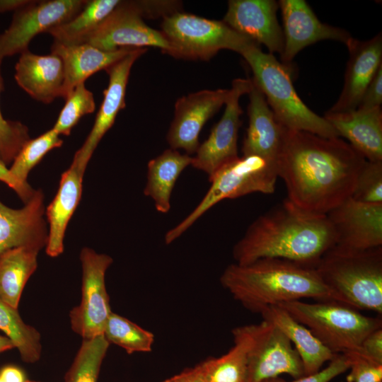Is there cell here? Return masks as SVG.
Listing matches in <instances>:
<instances>
[{
  "mask_svg": "<svg viewBox=\"0 0 382 382\" xmlns=\"http://www.w3.org/2000/svg\"><path fill=\"white\" fill-rule=\"evenodd\" d=\"M366 161L340 137L283 127L278 177L284 182L286 199L304 212L326 215L351 197Z\"/></svg>",
  "mask_w": 382,
  "mask_h": 382,
  "instance_id": "obj_1",
  "label": "cell"
},
{
  "mask_svg": "<svg viewBox=\"0 0 382 382\" xmlns=\"http://www.w3.org/2000/svg\"><path fill=\"white\" fill-rule=\"evenodd\" d=\"M327 215L304 212L286 199L257 218L235 244V263L280 258L316 267L335 245Z\"/></svg>",
  "mask_w": 382,
  "mask_h": 382,
  "instance_id": "obj_2",
  "label": "cell"
},
{
  "mask_svg": "<svg viewBox=\"0 0 382 382\" xmlns=\"http://www.w3.org/2000/svg\"><path fill=\"white\" fill-rule=\"evenodd\" d=\"M220 282L235 300L258 313L270 306L303 299L337 301L315 267L280 258L231 264Z\"/></svg>",
  "mask_w": 382,
  "mask_h": 382,
  "instance_id": "obj_3",
  "label": "cell"
},
{
  "mask_svg": "<svg viewBox=\"0 0 382 382\" xmlns=\"http://www.w3.org/2000/svg\"><path fill=\"white\" fill-rule=\"evenodd\" d=\"M338 302L382 314V246L366 250L331 248L315 267Z\"/></svg>",
  "mask_w": 382,
  "mask_h": 382,
  "instance_id": "obj_4",
  "label": "cell"
},
{
  "mask_svg": "<svg viewBox=\"0 0 382 382\" xmlns=\"http://www.w3.org/2000/svg\"><path fill=\"white\" fill-rule=\"evenodd\" d=\"M239 54L250 67L252 81L263 93L282 126L327 138L339 137L324 117L313 112L299 97L289 67L279 62L273 54L262 52L256 43L248 45Z\"/></svg>",
  "mask_w": 382,
  "mask_h": 382,
  "instance_id": "obj_5",
  "label": "cell"
},
{
  "mask_svg": "<svg viewBox=\"0 0 382 382\" xmlns=\"http://www.w3.org/2000/svg\"><path fill=\"white\" fill-rule=\"evenodd\" d=\"M335 354L358 350L366 335L382 328L380 317L361 314L336 301H292L279 305Z\"/></svg>",
  "mask_w": 382,
  "mask_h": 382,
  "instance_id": "obj_6",
  "label": "cell"
},
{
  "mask_svg": "<svg viewBox=\"0 0 382 382\" xmlns=\"http://www.w3.org/2000/svg\"><path fill=\"white\" fill-rule=\"evenodd\" d=\"M278 177L277 162L257 156H242L227 163L209 180L211 185L196 207L178 224L167 231L170 244L184 233L213 206L226 199L253 192L272 194Z\"/></svg>",
  "mask_w": 382,
  "mask_h": 382,
  "instance_id": "obj_7",
  "label": "cell"
},
{
  "mask_svg": "<svg viewBox=\"0 0 382 382\" xmlns=\"http://www.w3.org/2000/svg\"><path fill=\"white\" fill-rule=\"evenodd\" d=\"M161 32L170 45L167 54L178 59L209 60L221 50L240 53L255 43L223 21L180 11L163 17Z\"/></svg>",
  "mask_w": 382,
  "mask_h": 382,
  "instance_id": "obj_8",
  "label": "cell"
},
{
  "mask_svg": "<svg viewBox=\"0 0 382 382\" xmlns=\"http://www.w3.org/2000/svg\"><path fill=\"white\" fill-rule=\"evenodd\" d=\"M242 327L248 340L247 382H263L283 374L294 379L305 376L299 354L277 327L265 320Z\"/></svg>",
  "mask_w": 382,
  "mask_h": 382,
  "instance_id": "obj_9",
  "label": "cell"
},
{
  "mask_svg": "<svg viewBox=\"0 0 382 382\" xmlns=\"http://www.w3.org/2000/svg\"><path fill=\"white\" fill-rule=\"evenodd\" d=\"M82 268L81 297L79 306L69 313L72 330L83 340L103 335L107 320L112 313L105 276L112 258L83 248L80 254Z\"/></svg>",
  "mask_w": 382,
  "mask_h": 382,
  "instance_id": "obj_10",
  "label": "cell"
},
{
  "mask_svg": "<svg viewBox=\"0 0 382 382\" xmlns=\"http://www.w3.org/2000/svg\"><path fill=\"white\" fill-rule=\"evenodd\" d=\"M87 1H28L16 10L9 27L0 34V69L5 57L28 50V45L35 36L70 21Z\"/></svg>",
  "mask_w": 382,
  "mask_h": 382,
  "instance_id": "obj_11",
  "label": "cell"
},
{
  "mask_svg": "<svg viewBox=\"0 0 382 382\" xmlns=\"http://www.w3.org/2000/svg\"><path fill=\"white\" fill-rule=\"evenodd\" d=\"M252 86L251 79L238 78L232 81L221 118L192 157L191 166L204 172L209 180L223 166L238 157L237 142L243 113L239 100L248 94Z\"/></svg>",
  "mask_w": 382,
  "mask_h": 382,
  "instance_id": "obj_12",
  "label": "cell"
},
{
  "mask_svg": "<svg viewBox=\"0 0 382 382\" xmlns=\"http://www.w3.org/2000/svg\"><path fill=\"white\" fill-rule=\"evenodd\" d=\"M139 1H121L84 43L103 51L120 47H156L168 53L170 45L161 31L147 25Z\"/></svg>",
  "mask_w": 382,
  "mask_h": 382,
  "instance_id": "obj_13",
  "label": "cell"
},
{
  "mask_svg": "<svg viewBox=\"0 0 382 382\" xmlns=\"http://www.w3.org/2000/svg\"><path fill=\"white\" fill-rule=\"evenodd\" d=\"M326 215L335 233L333 247L359 251L382 246V204L349 197Z\"/></svg>",
  "mask_w": 382,
  "mask_h": 382,
  "instance_id": "obj_14",
  "label": "cell"
},
{
  "mask_svg": "<svg viewBox=\"0 0 382 382\" xmlns=\"http://www.w3.org/2000/svg\"><path fill=\"white\" fill-rule=\"evenodd\" d=\"M284 29L281 63L289 67L296 55L306 47L323 40L347 45L352 38L345 30L321 22L304 0H280Z\"/></svg>",
  "mask_w": 382,
  "mask_h": 382,
  "instance_id": "obj_15",
  "label": "cell"
},
{
  "mask_svg": "<svg viewBox=\"0 0 382 382\" xmlns=\"http://www.w3.org/2000/svg\"><path fill=\"white\" fill-rule=\"evenodd\" d=\"M228 94L229 89L202 90L178 98L166 137L170 148L195 154L202 129L225 104Z\"/></svg>",
  "mask_w": 382,
  "mask_h": 382,
  "instance_id": "obj_16",
  "label": "cell"
},
{
  "mask_svg": "<svg viewBox=\"0 0 382 382\" xmlns=\"http://www.w3.org/2000/svg\"><path fill=\"white\" fill-rule=\"evenodd\" d=\"M146 51L145 47H137L105 70L109 76V83L103 92V102L92 129L72 161L81 170L85 172L98 143L112 127L120 110L125 107V93L130 70L135 61Z\"/></svg>",
  "mask_w": 382,
  "mask_h": 382,
  "instance_id": "obj_17",
  "label": "cell"
},
{
  "mask_svg": "<svg viewBox=\"0 0 382 382\" xmlns=\"http://www.w3.org/2000/svg\"><path fill=\"white\" fill-rule=\"evenodd\" d=\"M278 8L274 0H231L222 21L258 45H265L269 53L281 54L284 35L277 18Z\"/></svg>",
  "mask_w": 382,
  "mask_h": 382,
  "instance_id": "obj_18",
  "label": "cell"
},
{
  "mask_svg": "<svg viewBox=\"0 0 382 382\" xmlns=\"http://www.w3.org/2000/svg\"><path fill=\"white\" fill-rule=\"evenodd\" d=\"M349 52L341 93L328 113L355 110L377 69L382 64L381 33L361 41L352 37L346 45Z\"/></svg>",
  "mask_w": 382,
  "mask_h": 382,
  "instance_id": "obj_19",
  "label": "cell"
},
{
  "mask_svg": "<svg viewBox=\"0 0 382 382\" xmlns=\"http://www.w3.org/2000/svg\"><path fill=\"white\" fill-rule=\"evenodd\" d=\"M44 199L43 192L35 190L21 209H12L0 201V255L16 247L41 250L46 246L48 230L44 219Z\"/></svg>",
  "mask_w": 382,
  "mask_h": 382,
  "instance_id": "obj_20",
  "label": "cell"
},
{
  "mask_svg": "<svg viewBox=\"0 0 382 382\" xmlns=\"http://www.w3.org/2000/svg\"><path fill=\"white\" fill-rule=\"evenodd\" d=\"M18 85L33 99L45 104L63 96L64 70L62 59L54 53L39 55L29 50L21 54L15 66Z\"/></svg>",
  "mask_w": 382,
  "mask_h": 382,
  "instance_id": "obj_21",
  "label": "cell"
},
{
  "mask_svg": "<svg viewBox=\"0 0 382 382\" xmlns=\"http://www.w3.org/2000/svg\"><path fill=\"white\" fill-rule=\"evenodd\" d=\"M248 96L249 120L243 141V156H257L277 162L283 141V127L253 81Z\"/></svg>",
  "mask_w": 382,
  "mask_h": 382,
  "instance_id": "obj_22",
  "label": "cell"
},
{
  "mask_svg": "<svg viewBox=\"0 0 382 382\" xmlns=\"http://www.w3.org/2000/svg\"><path fill=\"white\" fill-rule=\"evenodd\" d=\"M324 118L348 143L369 161H382L381 107L345 113L325 112Z\"/></svg>",
  "mask_w": 382,
  "mask_h": 382,
  "instance_id": "obj_23",
  "label": "cell"
},
{
  "mask_svg": "<svg viewBox=\"0 0 382 382\" xmlns=\"http://www.w3.org/2000/svg\"><path fill=\"white\" fill-rule=\"evenodd\" d=\"M137 47H124L113 51H103L88 43L64 45L53 42L51 52L62 60L64 70V86L62 98L79 83L93 74L105 70Z\"/></svg>",
  "mask_w": 382,
  "mask_h": 382,
  "instance_id": "obj_24",
  "label": "cell"
},
{
  "mask_svg": "<svg viewBox=\"0 0 382 382\" xmlns=\"http://www.w3.org/2000/svg\"><path fill=\"white\" fill-rule=\"evenodd\" d=\"M83 174L72 161L62 173L57 192L46 209L49 230L45 248L47 255L52 257L59 256L64 251L66 227L81 197Z\"/></svg>",
  "mask_w": 382,
  "mask_h": 382,
  "instance_id": "obj_25",
  "label": "cell"
},
{
  "mask_svg": "<svg viewBox=\"0 0 382 382\" xmlns=\"http://www.w3.org/2000/svg\"><path fill=\"white\" fill-rule=\"evenodd\" d=\"M263 320L277 327L290 340L301 359L304 375L315 374L335 354L305 325L279 306H270L260 313Z\"/></svg>",
  "mask_w": 382,
  "mask_h": 382,
  "instance_id": "obj_26",
  "label": "cell"
},
{
  "mask_svg": "<svg viewBox=\"0 0 382 382\" xmlns=\"http://www.w3.org/2000/svg\"><path fill=\"white\" fill-rule=\"evenodd\" d=\"M192 161L190 155L170 148L149 161L144 194L154 200L158 212L166 214L170 211V197L175 183Z\"/></svg>",
  "mask_w": 382,
  "mask_h": 382,
  "instance_id": "obj_27",
  "label": "cell"
},
{
  "mask_svg": "<svg viewBox=\"0 0 382 382\" xmlns=\"http://www.w3.org/2000/svg\"><path fill=\"white\" fill-rule=\"evenodd\" d=\"M40 249L21 246L0 255V299L18 308L23 290L37 267Z\"/></svg>",
  "mask_w": 382,
  "mask_h": 382,
  "instance_id": "obj_28",
  "label": "cell"
},
{
  "mask_svg": "<svg viewBox=\"0 0 382 382\" xmlns=\"http://www.w3.org/2000/svg\"><path fill=\"white\" fill-rule=\"evenodd\" d=\"M120 0L88 1L70 21L50 29L54 42L64 45L84 43L88 36L115 9Z\"/></svg>",
  "mask_w": 382,
  "mask_h": 382,
  "instance_id": "obj_29",
  "label": "cell"
},
{
  "mask_svg": "<svg viewBox=\"0 0 382 382\" xmlns=\"http://www.w3.org/2000/svg\"><path fill=\"white\" fill-rule=\"evenodd\" d=\"M232 335L234 345L226 354L200 363L207 382H247L248 337L242 326Z\"/></svg>",
  "mask_w": 382,
  "mask_h": 382,
  "instance_id": "obj_30",
  "label": "cell"
},
{
  "mask_svg": "<svg viewBox=\"0 0 382 382\" xmlns=\"http://www.w3.org/2000/svg\"><path fill=\"white\" fill-rule=\"evenodd\" d=\"M0 330L13 342L24 362L35 363L40 359L42 352L40 332L22 320L18 308L1 299Z\"/></svg>",
  "mask_w": 382,
  "mask_h": 382,
  "instance_id": "obj_31",
  "label": "cell"
},
{
  "mask_svg": "<svg viewBox=\"0 0 382 382\" xmlns=\"http://www.w3.org/2000/svg\"><path fill=\"white\" fill-rule=\"evenodd\" d=\"M109 345L103 335L83 340L64 382H97Z\"/></svg>",
  "mask_w": 382,
  "mask_h": 382,
  "instance_id": "obj_32",
  "label": "cell"
},
{
  "mask_svg": "<svg viewBox=\"0 0 382 382\" xmlns=\"http://www.w3.org/2000/svg\"><path fill=\"white\" fill-rule=\"evenodd\" d=\"M103 335L109 343L123 348L128 354L151 352L154 342L152 332L112 312L105 323Z\"/></svg>",
  "mask_w": 382,
  "mask_h": 382,
  "instance_id": "obj_33",
  "label": "cell"
},
{
  "mask_svg": "<svg viewBox=\"0 0 382 382\" xmlns=\"http://www.w3.org/2000/svg\"><path fill=\"white\" fill-rule=\"evenodd\" d=\"M63 140L52 128L38 137L29 139L22 147L8 168L19 182L28 184L30 171L40 163L52 149L60 147Z\"/></svg>",
  "mask_w": 382,
  "mask_h": 382,
  "instance_id": "obj_34",
  "label": "cell"
},
{
  "mask_svg": "<svg viewBox=\"0 0 382 382\" xmlns=\"http://www.w3.org/2000/svg\"><path fill=\"white\" fill-rule=\"evenodd\" d=\"M65 103L52 129L58 134L69 135L73 127L84 115L96 109L93 93L85 83L77 84L64 98Z\"/></svg>",
  "mask_w": 382,
  "mask_h": 382,
  "instance_id": "obj_35",
  "label": "cell"
},
{
  "mask_svg": "<svg viewBox=\"0 0 382 382\" xmlns=\"http://www.w3.org/2000/svg\"><path fill=\"white\" fill-rule=\"evenodd\" d=\"M3 90L4 80L0 69V93ZM29 139L27 126L18 121L4 119L0 108V161L6 166L11 164Z\"/></svg>",
  "mask_w": 382,
  "mask_h": 382,
  "instance_id": "obj_36",
  "label": "cell"
},
{
  "mask_svg": "<svg viewBox=\"0 0 382 382\" xmlns=\"http://www.w3.org/2000/svg\"><path fill=\"white\" fill-rule=\"evenodd\" d=\"M351 197L364 203L382 204V161H365Z\"/></svg>",
  "mask_w": 382,
  "mask_h": 382,
  "instance_id": "obj_37",
  "label": "cell"
},
{
  "mask_svg": "<svg viewBox=\"0 0 382 382\" xmlns=\"http://www.w3.org/2000/svg\"><path fill=\"white\" fill-rule=\"evenodd\" d=\"M346 354L350 361L347 382H382V364L363 355L358 350Z\"/></svg>",
  "mask_w": 382,
  "mask_h": 382,
  "instance_id": "obj_38",
  "label": "cell"
},
{
  "mask_svg": "<svg viewBox=\"0 0 382 382\" xmlns=\"http://www.w3.org/2000/svg\"><path fill=\"white\" fill-rule=\"evenodd\" d=\"M329 364L323 369L318 372L295 378L289 382H330L337 376L349 370L350 361L348 356L345 354H337L329 361ZM263 382H288L279 377L272 378Z\"/></svg>",
  "mask_w": 382,
  "mask_h": 382,
  "instance_id": "obj_39",
  "label": "cell"
},
{
  "mask_svg": "<svg viewBox=\"0 0 382 382\" xmlns=\"http://www.w3.org/2000/svg\"><path fill=\"white\" fill-rule=\"evenodd\" d=\"M382 104V64L366 88L357 110L366 111L381 108Z\"/></svg>",
  "mask_w": 382,
  "mask_h": 382,
  "instance_id": "obj_40",
  "label": "cell"
},
{
  "mask_svg": "<svg viewBox=\"0 0 382 382\" xmlns=\"http://www.w3.org/2000/svg\"><path fill=\"white\" fill-rule=\"evenodd\" d=\"M358 351L382 364V328H377L366 335Z\"/></svg>",
  "mask_w": 382,
  "mask_h": 382,
  "instance_id": "obj_41",
  "label": "cell"
},
{
  "mask_svg": "<svg viewBox=\"0 0 382 382\" xmlns=\"http://www.w3.org/2000/svg\"><path fill=\"white\" fill-rule=\"evenodd\" d=\"M0 181L4 183L18 195L19 198L25 204L33 195L35 190L30 185L23 184L16 180L10 173L7 166L0 161Z\"/></svg>",
  "mask_w": 382,
  "mask_h": 382,
  "instance_id": "obj_42",
  "label": "cell"
},
{
  "mask_svg": "<svg viewBox=\"0 0 382 382\" xmlns=\"http://www.w3.org/2000/svg\"><path fill=\"white\" fill-rule=\"evenodd\" d=\"M163 382H207L201 364L176 374Z\"/></svg>",
  "mask_w": 382,
  "mask_h": 382,
  "instance_id": "obj_43",
  "label": "cell"
},
{
  "mask_svg": "<svg viewBox=\"0 0 382 382\" xmlns=\"http://www.w3.org/2000/svg\"><path fill=\"white\" fill-rule=\"evenodd\" d=\"M0 378L4 382H25V378L23 371L13 366H6L1 369Z\"/></svg>",
  "mask_w": 382,
  "mask_h": 382,
  "instance_id": "obj_44",
  "label": "cell"
},
{
  "mask_svg": "<svg viewBox=\"0 0 382 382\" xmlns=\"http://www.w3.org/2000/svg\"><path fill=\"white\" fill-rule=\"evenodd\" d=\"M27 2V0H0V13L15 11Z\"/></svg>",
  "mask_w": 382,
  "mask_h": 382,
  "instance_id": "obj_45",
  "label": "cell"
},
{
  "mask_svg": "<svg viewBox=\"0 0 382 382\" xmlns=\"http://www.w3.org/2000/svg\"><path fill=\"white\" fill-rule=\"evenodd\" d=\"M15 348L13 342L6 336L0 335V353Z\"/></svg>",
  "mask_w": 382,
  "mask_h": 382,
  "instance_id": "obj_46",
  "label": "cell"
},
{
  "mask_svg": "<svg viewBox=\"0 0 382 382\" xmlns=\"http://www.w3.org/2000/svg\"><path fill=\"white\" fill-rule=\"evenodd\" d=\"M25 382H38V381H34L26 380Z\"/></svg>",
  "mask_w": 382,
  "mask_h": 382,
  "instance_id": "obj_47",
  "label": "cell"
},
{
  "mask_svg": "<svg viewBox=\"0 0 382 382\" xmlns=\"http://www.w3.org/2000/svg\"><path fill=\"white\" fill-rule=\"evenodd\" d=\"M0 382H4V381L0 378Z\"/></svg>",
  "mask_w": 382,
  "mask_h": 382,
  "instance_id": "obj_48",
  "label": "cell"
}]
</instances>
